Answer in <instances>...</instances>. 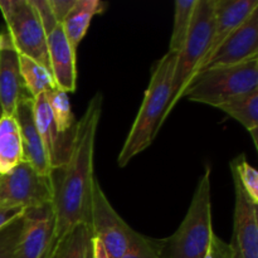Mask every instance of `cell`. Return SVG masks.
<instances>
[{"mask_svg": "<svg viewBox=\"0 0 258 258\" xmlns=\"http://www.w3.org/2000/svg\"><path fill=\"white\" fill-rule=\"evenodd\" d=\"M254 90H258V58L202 71L190 81L183 97L217 108L231 98Z\"/></svg>", "mask_w": 258, "mask_h": 258, "instance_id": "obj_4", "label": "cell"}, {"mask_svg": "<svg viewBox=\"0 0 258 258\" xmlns=\"http://www.w3.org/2000/svg\"><path fill=\"white\" fill-rule=\"evenodd\" d=\"M91 231L93 238L103 244L110 258L122 257L138 233L113 209L97 179L92 190Z\"/></svg>", "mask_w": 258, "mask_h": 258, "instance_id": "obj_9", "label": "cell"}, {"mask_svg": "<svg viewBox=\"0 0 258 258\" xmlns=\"http://www.w3.org/2000/svg\"><path fill=\"white\" fill-rule=\"evenodd\" d=\"M258 9L257 0H216V14H214V29L212 35L211 47L207 53L206 60L199 71L206 66L217 52L224 40L243 24L249 15ZM198 71V72H199Z\"/></svg>", "mask_w": 258, "mask_h": 258, "instance_id": "obj_15", "label": "cell"}, {"mask_svg": "<svg viewBox=\"0 0 258 258\" xmlns=\"http://www.w3.org/2000/svg\"><path fill=\"white\" fill-rule=\"evenodd\" d=\"M54 228L55 217L52 203L25 209L18 258H50Z\"/></svg>", "mask_w": 258, "mask_h": 258, "instance_id": "obj_10", "label": "cell"}, {"mask_svg": "<svg viewBox=\"0 0 258 258\" xmlns=\"http://www.w3.org/2000/svg\"><path fill=\"white\" fill-rule=\"evenodd\" d=\"M101 113L102 95L96 93L82 117L76 122L68 160L50 174L55 217L53 252L76 226L87 224L91 228L92 190L96 180L93 158Z\"/></svg>", "mask_w": 258, "mask_h": 258, "instance_id": "obj_1", "label": "cell"}, {"mask_svg": "<svg viewBox=\"0 0 258 258\" xmlns=\"http://www.w3.org/2000/svg\"><path fill=\"white\" fill-rule=\"evenodd\" d=\"M92 258H110L107 251L98 239L92 237Z\"/></svg>", "mask_w": 258, "mask_h": 258, "instance_id": "obj_30", "label": "cell"}, {"mask_svg": "<svg viewBox=\"0 0 258 258\" xmlns=\"http://www.w3.org/2000/svg\"><path fill=\"white\" fill-rule=\"evenodd\" d=\"M33 118L42 139L50 169L54 170L68 160L75 131L70 135H63L58 131L45 93L33 98Z\"/></svg>", "mask_w": 258, "mask_h": 258, "instance_id": "obj_14", "label": "cell"}, {"mask_svg": "<svg viewBox=\"0 0 258 258\" xmlns=\"http://www.w3.org/2000/svg\"><path fill=\"white\" fill-rule=\"evenodd\" d=\"M39 13L47 39L50 71L57 88L66 93L75 92L77 87L76 49L67 39L62 23L58 22L50 10L48 0H32Z\"/></svg>", "mask_w": 258, "mask_h": 258, "instance_id": "obj_7", "label": "cell"}, {"mask_svg": "<svg viewBox=\"0 0 258 258\" xmlns=\"http://www.w3.org/2000/svg\"><path fill=\"white\" fill-rule=\"evenodd\" d=\"M106 8L107 4L100 0H76L73 8L62 22L67 39L76 50L85 38L92 18L102 14Z\"/></svg>", "mask_w": 258, "mask_h": 258, "instance_id": "obj_17", "label": "cell"}, {"mask_svg": "<svg viewBox=\"0 0 258 258\" xmlns=\"http://www.w3.org/2000/svg\"><path fill=\"white\" fill-rule=\"evenodd\" d=\"M231 171L249 199L258 206V171L247 163L244 155H239L231 161Z\"/></svg>", "mask_w": 258, "mask_h": 258, "instance_id": "obj_24", "label": "cell"}, {"mask_svg": "<svg viewBox=\"0 0 258 258\" xmlns=\"http://www.w3.org/2000/svg\"><path fill=\"white\" fill-rule=\"evenodd\" d=\"M254 58H258V9L224 40L199 72L209 68L239 64Z\"/></svg>", "mask_w": 258, "mask_h": 258, "instance_id": "obj_12", "label": "cell"}, {"mask_svg": "<svg viewBox=\"0 0 258 258\" xmlns=\"http://www.w3.org/2000/svg\"><path fill=\"white\" fill-rule=\"evenodd\" d=\"M50 258H92V231L78 224L55 247Z\"/></svg>", "mask_w": 258, "mask_h": 258, "instance_id": "obj_21", "label": "cell"}, {"mask_svg": "<svg viewBox=\"0 0 258 258\" xmlns=\"http://www.w3.org/2000/svg\"><path fill=\"white\" fill-rule=\"evenodd\" d=\"M25 209L19 207H2L0 208V229L7 227L15 219L20 218L24 214Z\"/></svg>", "mask_w": 258, "mask_h": 258, "instance_id": "obj_28", "label": "cell"}, {"mask_svg": "<svg viewBox=\"0 0 258 258\" xmlns=\"http://www.w3.org/2000/svg\"><path fill=\"white\" fill-rule=\"evenodd\" d=\"M52 199L50 176L38 173L27 161L20 163L8 173L0 174V208H35L52 203Z\"/></svg>", "mask_w": 258, "mask_h": 258, "instance_id": "obj_8", "label": "cell"}, {"mask_svg": "<svg viewBox=\"0 0 258 258\" xmlns=\"http://www.w3.org/2000/svg\"><path fill=\"white\" fill-rule=\"evenodd\" d=\"M75 3L76 0H48V4H49L53 15H54L55 19L59 23L63 22L66 15L73 8Z\"/></svg>", "mask_w": 258, "mask_h": 258, "instance_id": "obj_27", "label": "cell"}, {"mask_svg": "<svg viewBox=\"0 0 258 258\" xmlns=\"http://www.w3.org/2000/svg\"><path fill=\"white\" fill-rule=\"evenodd\" d=\"M0 12L17 52L50 71L44 28L32 0H0Z\"/></svg>", "mask_w": 258, "mask_h": 258, "instance_id": "obj_6", "label": "cell"}, {"mask_svg": "<svg viewBox=\"0 0 258 258\" xmlns=\"http://www.w3.org/2000/svg\"><path fill=\"white\" fill-rule=\"evenodd\" d=\"M3 116V108H2V105H0V118H2Z\"/></svg>", "mask_w": 258, "mask_h": 258, "instance_id": "obj_32", "label": "cell"}, {"mask_svg": "<svg viewBox=\"0 0 258 258\" xmlns=\"http://www.w3.org/2000/svg\"><path fill=\"white\" fill-rule=\"evenodd\" d=\"M29 96L19 67V53L7 29L0 32V105L3 115L15 116L18 105Z\"/></svg>", "mask_w": 258, "mask_h": 258, "instance_id": "obj_13", "label": "cell"}, {"mask_svg": "<svg viewBox=\"0 0 258 258\" xmlns=\"http://www.w3.org/2000/svg\"><path fill=\"white\" fill-rule=\"evenodd\" d=\"M176 57L178 53L168 50L156 64L138 116L117 156V165L121 168L150 146L160 126L166 120V111L171 101Z\"/></svg>", "mask_w": 258, "mask_h": 258, "instance_id": "obj_2", "label": "cell"}, {"mask_svg": "<svg viewBox=\"0 0 258 258\" xmlns=\"http://www.w3.org/2000/svg\"><path fill=\"white\" fill-rule=\"evenodd\" d=\"M218 110L223 111L232 118L238 121L252 136L257 149L258 141V90L251 91L244 95L231 98L227 102L219 105Z\"/></svg>", "mask_w": 258, "mask_h": 258, "instance_id": "obj_19", "label": "cell"}, {"mask_svg": "<svg viewBox=\"0 0 258 258\" xmlns=\"http://www.w3.org/2000/svg\"><path fill=\"white\" fill-rule=\"evenodd\" d=\"M198 0H178L175 2L174 12V25L171 33L169 52L179 53L185 43L189 30L191 28L194 17V9Z\"/></svg>", "mask_w": 258, "mask_h": 258, "instance_id": "obj_22", "label": "cell"}, {"mask_svg": "<svg viewBox=\"0 0 258 258\" xmlns=\"http://www.w3.org/2000/svg\"><path fill=\"white\" fill-rule=\"evenodd\" d=\"M211 203V168L207 166L190 206L175 233L161 239V258H204L213 238Z\"/></svg>", "mask_w": 258, "mask_h": 258, "instance_id": "obj_3", "label": "cell"}, {"mask_svg": "<svg viewBox=\"0 0 258 258\" xmlns=\"http://www.w3.org/2000/svg\"><path fill=\"white\" fill-rule=\"evenodd\" d=\"M216 0H198L194 9L193 23L185 43L178 53L171 85V101L166 117L183 98L184 92L206 60L214 29Z\"/></svg>", "mask_w": 258, "mask_h": 258, "instance_id": "obj_5", "label": "cell"}, {"mask_svg": "<svg viewBox=\"0 0 258 258\" xmlns=\"http://www.w3.org/2000/svg\"><path fill=\"white\" fill-rule=\"evenodd\" d=\"M45 97H47L48 105H49L50 112H52L53 120H54L58 131L63 135L72 134L75 131L77 121L75 120V116L72 113L68 93L59 88H54L45 93Z\"/></svg>", "mask_w": 258, "mask_h": 258, "instance_id": "obj_23", "label": "cell"}, {"mask_svg": "<svg viewBox=\"0 0 258 258\" xmlns=\"http://www.w3.org/2000/svg\"><path fill=\"white\" fill-rule=\"evenodd\" d=\"M23 217L0 229V258H18Z\"/></svg>", "mask_w": 258, "mask_h": 258, "instance_id": "obj_25", "label": "cell"}, {"mask_svg": "<svg viewBox=\"0 0 258 258\" xmlns=\"http://www.w3.org/2000/svg\"><path fill=\"white\" fill-rule=\"evenodd\" d=\"M204 258H217L216 254H214L213 249H212V243H211V247H209L208 252L206 253V256H204Z\"/></svg>", "mask_w": 258, "mask_h": 258, "instance_id": "obj_31", "label": "cell"}, {"mask_svg": "<svg viewBox=\"0 0 258 258\" xmlns=\"http://www.w3.org/2000/svg\"><path fill=\"white\" fill-rule=\"evenodd\" d=\"M121 258H161V239L155 241L136 233L130 247Z\"/></svg>", "mask_w": 258, "mask_h": 258, "instance_id": "obj_26", "label": "cell"}, {"mask_svg": "<svg viewBox=\"0 0 258 258\" xmlns=\"http://www.w3.org/2000/svg\"><path fill=\"white\" fill-rule=\"evenodd\" d=\"M15 118L19 125L24 161L30 164L38 173L50 176L52 169L48 163L42 139L35 127L33 118V98L30 96H27L19 102L15 111Z\"/></svg>", "mask_w": 258, "mask_h": 258, "instance_id": "obj_16", "label": "cell"}, {"mask_svg": "<svg viewBox=\"0 0 258 258\" xmlns=\"http://www.w3.org/2000/svg\"><path fill=\"white\" fill-rule=\"evenodd\" d=\"M19 67L23 82L32 98L57 88L52 72L39 63L19 54Z\"/></svg>", "mask_w": 258, "mask_h": 258, "instance_id": "obj_20", "label": "cell"}, {"mask_svg": "<svg viewBox=\"0 0 258 258\" xmlns=\"http://www.w3.org/2000/svg\"><path fill=\"white\" fill-rule=\"evenodd\" d=\"M236 204L233 216V234L228 244L232 258H258L257 204L249 199L234 176Z\"/></svg>", "mask_w": 258, "mask_h": 258, "instance_id": "obj_11", "label": "cell"}, {"mask_svg": "<svg viewBox=\"0 0 258 258\" xmlns=\"http://www.w3.org/2000/svg\"><path fill=\"white\" fill-rule=\"evenodd\" d=\"M212 249H213L217 258H232L228 244L224 243V242L222 241L218 236H216V234H214L213 238H212Z\"/></svg>", "mask_w": 258, "mask_h": 258, "instance_id": "obj_29", "label": "cell"}, {"mask_svg": "<svg viewBox=\"0 0 258 258\" xmlns=\"http://www.w3.org/2000/svg\"><path fill=\"white\" fill-rule=\"evenodd\" d=\"M23 145L15 116L0 118V174H5L23 163Z\"/></svg>", "mask_w": 258, "mask_h": 258, "instance_id": "obj_18", "label": "cell"}]
</instances>
